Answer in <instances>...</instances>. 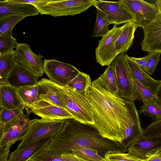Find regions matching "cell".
Here are the masks:
<instances>
[{"instance_id": "6da1fadb", "label": "cell", "mask_w": 161, "mask_h": 161, "mask_svg": "<svg viewBox=\"0 0 161 161\" xmlns=\"http://www.w3.org/2000/svg\"><path fill=\"white\" fill-rule=\"evenodd\" d=\"M86 94L94 119L93 126L103 137L121 144L129 118L125 101L92 82Z\"/></svg>"}, {"instance_id": "7a4b0ae2", "label": "cell", "mask_w": 161, "mask_h": 161, "mask_svg": "<svg viewBox=\"0 0 161 161\" xmlns=\"http://www.w3.org/2000/svg\"><path fill=\"white\" fill-rule=\"evenodd\" d=\"M77 146L96 150L104 156L111 150L128 152L120 143L102 136L93 125L74 119L65 120L61 130L41 151L61 155Z\"/></svg>"}, {"instance_id": "3957f363", "label": "cell", "mask_w": 161, "mask_h": 161, "mask_svg": "<svg viewBox=\"0 0 161 161\" xmlns=\"http://www.w3.org/2000/svg\"><path fill=\"white\" fill-rule=\"evenodd\" d=\"M55 84L63 96L67 110L73 119L80 123L93 126L94 119L86 92H82L67 86Z\"/></svg>"}, {"instance_id": "277c9868", "label": "cell", "mask_w": 161, "mask_h": 161, "mask_svg": "<svg viewBox=\"0 0 161 161\" xmlns=\"http://www.w3.org/2000/svg\"><path fill=\"white\" fill-rule=\"evenodd\" d=\"M96 0H49L33 5L39 13L57 17L74 16L85 11L95 4Z\"/></svg>"}, {"instance_id": "5b68a950", "label": "cell", "mask_w": 161, "mask_h": 161, "mask_svg": "<svg viewBox=\"0 0 161 161\" xmlns=\"http://www.w3.org/2000/svg\"><path fill=\"white\" fill-rule=\"evenodd\" d=\"M65 120L51 121L42 118L31 120L28 131L18 148L27 146L50 136H54L63 128Z\"/></svg>"}, {"instance_id": "8992f818", "label": "cell", "mask_w": 161, "mask_h": 161, "mask_svg": "<svg viewBox=\"0 0 161 161\" xmlns=\"http://www.w3.org/2000/svg\"><path fill=\"white\" fill-rule=\"evenodd\" d=\"M111 64L115 73L118 88V94L126 101L134 102L136 100L125 53L119 54Z\"/></svg>"}, {"instance_id": "52a82bcc", "label": "cell", "mask_w": 161, "mask_h": 161, "mask_svg": "<svg viewBox=\"0 0 161 161\" xmlns=\"http://www.w3.org/2000/svg\"><path fill=\"white\" fill-rule=\"evenodd\" d=\"M43 69L49 80L61 86H67L80 71L74 65L56 59H45Z\"/></svg>"}, {"instance_id": "ba28073f", "label": "cell", "mask_w": 161, "mask_h": 161, "mask_svg": "<svg viewBox=\"0 0 161 161\" xmlns=\"http://www.w3.org/2000/svg\"><path fill=\"white\" fill-rule=\"evenodd\" d=\"M31 120L23 114L4 124L0 125V147H9L22 140L27 132Z\"/></svg>"}, {"instance_id": "9c48e42d", "label": "cell", "mask_w": 161, "mask_h": 161, "mask_svg": "<svg viewBox=\"0 0 161 161\" xmlns=\"http://www.w3.org/2000/svg\"><path fill=\"white\" fill-rule=\"evenodd\" d=\"M122 30V26L118 27L114 25L99 41L95 50V57L96 62L101 66H108L119 55L115 43Z\"/></svg>"}, {"instance_id": "30bf717a", "label": "cell", "mask_w": 161, "mask_h": 161, "mask_svg": "<svg viewBox=\"0 0 161 161\" xmlns=\"http://www.w3.org/2000/svg\"><path fill=\"white\" fill-rule=\"evenodd\" d=\"M123 5L133 17L137 27L142 28L152 22L158 10L156 4L142 0H122Z\"/></svg>"}, {"instance_id": "8fae6325", "label": "cell", "mask_w": 161, "mask_h": 161, "mask_svg": "<svg viewBox=\"0 0 161 161\" xmlns=\"http://www.w3.org/2000/svg\"><path fill=\"white\" fill-rule=\"evenodd\" d=\"M94 6L106 15L110 24L117 26L134 21L131 15L124 7L122 0L117 1L98 0Z\"/></svg>"}, {"instance_id": "7c38bea8", "label": "cell", "mask_w": 161, "mask_h": 161, "mask_svg": "<svg viewBox=\"0 0 161 161\" xmlns=\"http://www.w3.org/2000/svg\"><path fill=\"white\" fill-rule=\"evenodd\" d=\"M15 48L17 63L32 71L39 77H42L44 73L42 59L44 57L34 53L26 43L17 42Z\"/></svg>"}, {"instance_id": "4fadbf2b", "label": "cell", "mask_w": 161, "mask_h": 161, "mask_svg": "<svg viewBox=\"0 0 161 161\" xmlns=\"http://www.w3.org/2000/svg\"><path fill=\"white\" fill-rule=\"evenodd\" d=\"M125 102L129 111V118L124 130L123 140L120 144L127 149L142 136L143 129L134 102Z\"/></svg>"}, {"instance_id": "5bb4252c", "label": "cell", "mask_w": 161, "mask_h": 161, "mask_svg": "<svg viewBox=\"0 0 161 161\" xmlns=\"http://www.w3.org/2000/svg\"><path fill=\"white\" fill-rule=\"evenodd\" d=\"M25 109L28 115L32 113L41 118L49 120L73 119L71 114L64 108L43 101L39 100Z\"/></svg>"}, {"instance_id": "9a60e30c", "label": "cell", "mask_w": 161, "mask_h": 161, "mask_svg": "<svg viewBox=\"0 0 161 161\" xmlns=\"http://www.w3.org/2000/svg\"><path fill=\"white\" fill-rule=\"evenodd\" d=\"M142 28L144 37L141 42L142 50L161 53V12H158L154 20Z\"/></svg>"}, {"instance_id": "2e32d148", "label": "cell", "mask_w": 161, "mask_h": 161, "mask_svg": "<svg viewBox=\"0 0 161 161\" xmlns=\"http://www.w3.org/2000/svg\"><path fill=\"white\" fill-rule=\"evenodd\" d=\"M132 155L145 160L161 151V136L144 138L142 137L127 149Z\"/></svg>"}, {"instance_id": "e0dca14e", "label": "cell", "mask_w": 161, "mask_h": 161, "mask_svg": "<svg viewBox=\"0 0 161 161\" xmlns=\"http://www.w3.org/2000/svg\"><path fill=\"white\" fill-rule=\"evenodd\" d=\"M39 77L32 71L17 63L7 78L8 85L16 89L35 85L39 82Z\"/></svg>"}, {"instance_id": "ac0fdd59", "label": "cell", "mask_w": 161, "mask_h": 161, "mask_svg": "<svg viewBox=\"0 0 161 161\" xmlns=\"http://www.w3.org/2000/svg\"><path fill=\"white\" fill-rule=\"evenodd\" d=\"M38 83L39 85V100L47 102L67 110L63 96L55 83L49 79L43 78Z\"/></svg>"}, {"instance_id": "d6986e66", "label": "cell", "mask_w": 161, "mask_h": 161, "mask_svg": "<svg viewBox=\"0 0 161 161\" xmlns=\"http://www.w3.org/2000/svg\"><path fill=\"white\" fill-rule=\"evenodd\" d=\"M36 8L31 4L13 3L8 0L0 1V19L10 16L25 17L39 14Z\"/></svg>"}, {"instance_id": "ffe728a7", "label": "cell", "mask_w": 161, "mask_h": 161, "mask_svg": "<svg viewBox=\"0 0 161 161\" xmlns=\"http://www.w3.org/2000/svg\"><path fill=\"white\" fill-rule=\"evenodd\" d=\"M125 55L131 75L155 94L160 80H157L152 78L131 57L126 54H125Z\"/></svg>"}, {"instance_id": "44dd1931", "label": "cell", "mask_w": 161, "mask_h": 161, "mask_svg": "<svg viewBox=\"0 0 161 161\" xmlns=\"http://www.w3.org/2000/svg\"><path fill=\"white\" fill-rule=\"evenodd\" d=\"M53 136L43 139L21 148H17L10 153L8 161H27L40 151L50 142Z\"/></svg>"}, {"instance_id": "7402d4cb", "label": "cell", "mask_w": 161, "mask_h": 161, "mask_svg": "<svg viewBox=\"0 0 161 161\" xmlns=\"http://www.w3.org/2000/svg\"><path fill=\"white\" fill-rule=\"evenodd\" d=\"M122 27L121 32L115 43L119 55L124 53L132 46L138 27L134 21H132L125 23Z\"/></svg>"}, {"instance_id": "603a6c76", "label": "cell", "mask_w": 161, "mask_h": 161, "mask_svg": "<svg viewBox=\"0 0 161 161\" xmlns=\"http://www.w3.org/2000/svg\"><path fill=\"white\" fill-rule=\"evenodd\" d=\"M22 104L16 89L8 85H0V107L7 109H13Z\"/></svg>"}, {"instance_id": "cb8c5ba5", "label": "cell", "mask_w": 161, "mask_h": 161, "mask_svg": "<svg viewBox=\"0 0 161 161\" xmlns=\"http://www.w3.org/2000/svg\"><path fill=\"white\" fill-rule=\"evenodd\" d=\"M92 83L114 94H118V88L114 67L111 64L105 71Z\"/></svg>"}, {"instance_id": "d4e9b609", "label": "cell", "mask_w": 161, "mask_h": 161, "mask_svg": "<svg viewBox=\"0 0 161 161\" xmlns=\"http://www.w3.org/2000/svg\"><path fill=\"white\" fill-rule=\"evenodd\" d=\"M18 97L26 109L30 106L39 101V85L38 83L31 86L16 89Z\"/></svg>"}, {"instance_id": "484cf974", "label": "cell", "mask_w": 161, "mask_h": 161, "mask_svg": "<svg viewBox=\"0 0 161 161\" xmlns=\"http://www.w3.org/2000/svg\"><path fill=\"white\" fill-rule=\"evenodd\" d=\"M17 63L15 50L0 56V85H8L7 77Z\"/></svg>"}, {"instance_id": "4316f807", "label": "cell", "mask_w": 161, "mask_h": 161, "mask_svg": "<svg viewBox=\"0 0 161 161\" xmlns=\"http://www.w3.org/2000/svg\"><path fill=\"white\" fill-rule=\"evenodd\" d=\"M131 76L134 92L137 100L141 101L143 104L154 99L159 101L155 94L143 85L136 78L131 75Z\"/></svg>"}, {"instance_id": "83f0119b", "label": "cell", "mask_w": 161, "mask_h": 161, "mask_svg": "<svg viewBox=\"0 0 161 161\" xmlns=\"http://www.w3.org/2000/svg\"><path fill=\"white\" fill-rule=\"evenodd\" d=\"M140 114L152 119V122H155L161 120V103L158 100H153L140 106Z\"/></svg>"}, {"instance_id": "f1b7e54d", "label": "cell", "mask_w": 161, "mask_h": 161, "mask_svg": "<svg viewBox=\"0 0 161 161\" xmlns=\"http://www.w3.org/2000/svg\"><path fill=\"white\" fill-rule=\"evenodd\" d=\"M70 153L88 161H107L96 150L84 147L75 146L71 149Z\"/></svg>"}, {"instance_id": "f546056e", "label": "cell", "mask_w": 161, "mask_h": 161, "mask_svg": "<svg viewBox=\"0 0 161 161\" xmlns=\"http://www.w3.org/2000/svg\"><path fill=\"white\" fill-rule=\"evenodd\" d=\"M97 17L94 24L92 38L103 37L109 31L108 25L110 24L106 15L101 11L97 9Z\"/></svg>"}, {"instance_id": "4dcf8cb0", "label": "cell", "mask_w": 161, "mask_h": 161, "mask_svg": "<svg viewBox=\"0 0 161 161\" xmlns=\"http://www.w3.org/2000/svg\"><path fill=\"white\" fill-rule=\"evenodd\" d=\"M25 17L19 16H10L0 19V36H12L14 26Z\"/></svg>"}, {"instance_id": "1f68e13d", "label": "cell", "mask_w": 161, "mask_h": 161, "mask_svg": "<svg viewBox=\"0 0 161 161\" xmlns=\"http://www.w3.org/2000/svg\"><path fill=\"white\" fill-rule=\"evenodd\" d=\"M92 82L89 75L80 71L67 86L78 91L86 92L88 86Z\"/></svg>"}, {"instance_id": "d6a6232c", "label": "cell", "mask_w": 161, "mask_h": 161, "mask_svg": "<svg viewBox=\"0 0 161 161\" xmlns=\"http://www.w3.org/2000/svg\"><path fill=\"white\" fill-rule=\"evenodd\" d=\"M25 107L22 104L13 109H7L0 107V125L4 124L24 114L23 110Z\"/></svg>"}, {"instance_id": "836d02e7", "label": "cell", "mask_w": 161, "mask_h": 161, "mask_svg": "<svg viewBox=\"0 0 161 161\" xmlns=\"http://www.w3.org/2000/svg\"><path fill=\"white\" fill-rule=\"evenodd\" d=\"M104 158L107 161H145L136 157L129 153L119 151L111 150L105 153Z\"/></svg>"}, {"instance_id": "e575fe53", "label": "cell", "mask_w": 161, "mask_h": 161, "mask_svg": "<svg viewBox=\"0 0 161 161\" xmlns=\"http://www.w3.org/2000/svg\"><path fill=\"white\" fill-rule=\"evenodd\" d=\"M17 43L16 39L12 36H0V56L14 50Z\"/></svg>"}, {"instance_id": "d590c367", "label": "cell", "mask_w": 161, "mask_h": 161, "mask_svg": "<svg viewBox=\"0 0 161 161\" xmlns=\"http://www.w3.org/2000/svg\"><path fill=\"white\" fill-rule=\"evenodd\" d=\"M161 136V120L152 122L143 129L142 137L147 138Z\"/></svg>"}, {"instance_id": "8d00e7d4", "label": "cell", "mask_w": 161, "mask_h": 161, "mask_svg": "<svg viewBox=\"0 0 161 161\" xmlns=\"http://www.w3.org/2000/svg\"><path fill=\"white\" fill-rule=\"evenodd\" d=\"M41 161H63L61 155L40 151L31 158Z\"/></svg>"}, {"instance_id": "74e56055", "label": "cell", "mask_w": 161, "mask_h": 161, "mask_svg": "<svg viewBox=\"0 0 161 161\" xmlns=\"http://www.w3.org/2000/svg\"><path fill=\"white\" fill-rule=\"evenodd\" d=\"M161 53H152L149 60L147 74L152 75L154 73L158 64L160 59Z\"/></svg>"}, {"instance_id": "f35d334b", "label": "cell", "mask_w": 161, "mask_h": 161, "mask_svg": "<svg viewBox=\"0 0 161 161\" xmlns=\"http://www.w3.org/2000/svg\"><path fill=\"white\" fill-rule=\"evenodd\" d=\"M151 54L152 53H149L147 55L142 58H137L133 57H131V58L147 73L149 65V60L151 57Z\"/></svg>"}, {"instance_id": "ab89813d", "label": "cell", "mask_w": 161, "mask_h": 161, "mask_svg": "<svg viewBox=\"0 0 161 161\" xmlns=\"http://www.w3.org/2000/svg\"><path fill=\"white\" fill-rule=\"evenodd\" d=\"M63 161H88L80 158L72 153H67L61 155Z\"/></svg>"}, {"instance_id": "60d3db41", "label": "cell", "mask_w": 161, "mask_h": 161, "mask_svg": "<svg viewBox=\"0 0 161 161\" xmlns=\"http://www.w3.org/2000/svg\"><path fill=\"white\" fill-rule=\"evenodd\" d=\"M10 147L7 145L0 147V161H8Z\"/></svg>"}, {"instance_id": "b9f144b4", "label": "cell", "mask_w": 161, "mask_h": 161, "mask_svg": "<svg viewBox=\"0 0 161 161\" xmlns=\"http://www.w3.org/2000/svg\"><path fill=\"white\" fill-rule=\"evenodd\" d=\"M49 0H8L13 3L28 4L34 5L47 2Z\"/></svg>"}, {"instance_id": "7bdbcfd3", "label": "cell", "mask_w": 161, "mask_h": 161, "mask_svg": "<svg viewBox=\"0 0 161 161\" xmlns=\"http://www.w3.org/2000/svg\"><path fill=\"white\" fill-rule=\"evenodd\" d=\"M145 161H161V151L149 157Z\"/></svg>"}, {"instance_id": "ee69618b", "label": "cell", "mask_w": 161, "mask_h": 161, "mask_svg": "<svg viewBox=\"0 0 161 161\" xmlns=\"http://www.w3.org/2000/svg\"><path fill=\"white\" fill-rule=\"evenodd\" d=\"M156 95L158 97L159 101L161 103V80L155 93Z\"/></svg>"}, {"instance_id": "f6af8a7d", "label": "cell", "mask_w": 161, "mask_h": 161, "mask_svg": "<svg viewBox=\"0 0 161 161\" xmlns=\"http://www.w3.org/2000/svg\"><path fill=\"white\" fill-rule=\"evenodd\" d=\"M155 4L158 7V12H161V0L156 1Z\"/></svg>"}, {"instance_id": "bcb514c9", "label": "cell", "mask_w": 161, "mask_h": 161, "mask_svg": "<svg viewBox=\"0 0 161 161\" xmlns=\"http://www.w3.org/2000/svg\"><path fill=\"white\" fill-rule=\"evenodd\" d=\"M27 161H41L35 160V159H32V158H30L29 159H28Z\"/></svg>"}]
</instances>
